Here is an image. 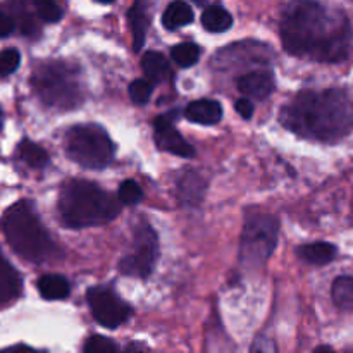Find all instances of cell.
<instances>
[{
	"instance_id": "obj_33",
	"label": "cell",
	"mask_w": 353,
	"mask_h": 353,
	"mask_svg": "<svg viewBox=\"0 0 353 353\" xmlns=\"http://www.w3.org/2000/svg\"><path fill=\"white\" fill-rule=\"evenodd\" d=\"M97 2H100V3H112L114 0H97Z\"/></svg>"
},
{
	"instance_id": "obj_21",
	"label": "cell",
	"mask_w": 353,
	"mask_h": 353,
	"mask_svg": "<svg viewBox=\"0 0 353 353\" xmlns=\"http://www.w3.org/2000/svg\"><path fill=\"white\" fill-rule=\"evenodd\" d=\"M17 157L31 169H43L48 164L47 150L31 140H23L17 145Z\"/></svg>"
},
{
	"instance_id": "obj_17",
	"label": "cell",
	"mask_w": 353,
	"mask_h": 353,
	"mask_svg": "<svg viewBox=\"0 0 353 353\" xmlns=\"http://www.w3.org/2000/svg\"><path fill=\"white\" fill-rule=\"evenodd\" d=\"M299 257L302 261L309 262L314 265H326L330 262L334 261L338 254V248L333 243H327V241H316V243L303 245L296 250Z\"/></svg>"
},
{
	"instance_id": "obj_9",
	"label": "cell",
	"mask_w": 353,
	"mask_h": 353,
	"mask_svg": "<svg viewBox=\"0 0 353 353\" xmlns=\"http://www.w3.org/2000/svg\"><path fill=\"white\" fill-rule=\"evenodd\" d=\"M86 300L97 323L107 330H116L123 326L131 316V307L123 302L109 286L90 288L86 293Z\"/></svg>"
},
{
	"instance_id": "obj_30",
	"label": "cell",
	"mask_w": 353,
	"mask_h": 353,
	"mask_svg": "<svg viewBox=\"0 0 353 353\" xmlns=\"http://www.w3.org/2000/svg\"><path fill=\"white\" fill-rule=\"evenodd\" d=\"M236 112L240 114L243 119H250L252 116H254V103L248 100V97H245V99H240L236 100Z\"/></svg>"
},
{
	"instance_id": "obj_26",
	"label": "cell",
	"mask_w": 353,
	"mask_h": 353,
	"mask_svg": "<svg viewBox=\"0 0 353 353\" xmlns=\"http://www.w3.org/2000/svg\"><path fill=\"white\" fill-rule=\"evenodd\" d=\"M21 64V54L16 48H3L0 50V78L10 76L17 71Z\"/></svg>"
},
{
	"instance_id": "obj_24",
	"label": "cell",
	"mask_w": 353,
	"mask_h": 353,
	"mask_svg": "<svg viewBox=\"0 0 353 353\" xmlns=\"http://www.w3.org/2000/svg\"><path fill=\"white\" fill-rule=\"evenodd\" d=\"M34 14L43 23H57L62 19V9L57 0H31Z\"/></svg>"
},
{
	"instance_id": "obj_8",
	"label": "cell",
	"mask_w": 353,
	"mask_h": 353,
	"mask_svg": "<svg viewBox=\"0 0 353 353\" xmlns=\"http://www.w3.org/2000/svg\"><path fill=\"white\" fill-rule=\"evenodd\" d=\"M159 236L154 228L141 223L134 230V243L130 254L124 255L119 262V271L133 278H148L154 272L159 261Z\"/></svg>"
},
{
	"instance_id": "obj_23",
	"label": "cell",
	"mask_w": 353,
	"mask_h": 353,
	"mask_svg": "<svg viewBox=\"0 0 353 353\" xmlns=\"http://www.w3.org/2000/svg\"><path fill=\"white\" fill-rule=\"evenodd\" d=\"M171 57L179 68H192L199 62L200 47L196 43H192V41H183V43L172 47Z\"/></svg>"
},
{
	"instance_id": "obj_12",
	"label": "cell",
	"mask_w": 353,
	"mask_h": 353,
	"mask_svg": "<svg viewBox=\"0 0 353 353\" xmlns=\"http://www.w3.org/2000/svg\"><path fill=\"white\" fill-rule=\"evenodd\" d=\"M207 190V181L199 171H185L178 179L179 202L186 207L199 205L203 200Z\"/></svg>"
},
{
	"instance_id": "obj_10",
	"label": "cell",
	"mask_w": 353,
	"mask_h": 353,
	"mask_svg": "<svg viewBox=\"0 0 353 353\" xmlns=\"http://www.w3.org/2000/svg\"><path fill=\"white\" fill-rule=\"evenodd\" d=\"M178 117L176 110L159 116L154 121V140L159 150L169 152V154L179 155V157H193L195 155V148L181 137L178 130L174 128V121Z\"/></svg>"
},
{
	"instance_id": "obj_3",
	"label": "cell",
	"mask_w": 353,
	"mask_h": 353,
	"mask_svg": "<svg viewBox=\"0 0 353 353\" xmlns=\"http://www.w3.org/2000/svg\"><path fill=\"white\" fill-rule=\"evenodd\" d=\"M121 205L119 199L85 179H69L59 193L61 219L72 230L110 223L119 216Z\"/></svg>"
},
{
	"instance_id": "obj_11",
	"label": "cell",
	"mask_w": 353,
	"mask_h": 353,
	"mask_svg": "<svg viewBox=\"0 0 353 353\" xmlns=\"http://www.w3.org/2000/svg\"><path fill=\"white\" fill-rule=\"evenodd\" d=\"M238 90L248 99L264 100L274 90V74L271 71H252L238 78Z\"/></svg>"
},
{
	"instance_id": "obj_18",
	"label": "cell",
	"mask_w": 353,
	"mask_h": 353,
	"mask_svg": "<svg viewBox=\"0 0 353 353\" xmlns=\"http://www.w3.org/2000/svg\"><path fill=\"white\" fill-rule=\"evenodd\" d=\"M38 292L45 300H64L71 293V286L64 276L45 274L37 283Z\"/></svg>"
},
{
	"instance_id": "obj_28",
	"label": "cell",
	"mask_w": 353,
	"mask_h": 353,
	"mask_svg": "<svg viewBox=\"0 0 353 353\" xmlns=\"http://www.w3.org/2000/svg\"><path fill=\"white\" fill-rule=\"evenodd\" d=\"M83 350L86 353H116L119 348L114 341L107 340L103 336H92L88 341L85 343Z\"/></svg>"
},
{
	"instance_id": "obj_32",
	"label": "cell",
	"mask_w": 353,
	"mask_h": 353,
	"mask_svg": "<svg viewBox=\"0 0 353 353\" xmlns=\"http://www.w3.org/2000/svg\"><path fill=\"white\" fill-rule=\"evenodd\" d=\"M193 2H195L196 6H203V3H205L207 0H193Z\"/></svg>"
},
{
	"instance_id": "obj_20",
	"label": "cell",
	"mask_w": 353,
	"mask_h": 353,
	"mask_svg": "<svg viewBox=\"0 0 353 353\" xmlns=\"http://www.w3.org/2000/svg\"><path fill=\"white\" fill-rule=\"evenodd\" d=\"M192 21H193V9L188 6V3L181 2V0H176V2L169 3L164 16H162V24H164L168 30H178V28L188 26Z\"/></svg>"
},
{
	"instance_id": "obj_6",
	"label": "cell",
	"mask_w": 353,
	"mask_h": 353,
	"mask_svg": "<svg viewBox=\"0 0 353 353\" xmlns=\"http://www.w3.org/2000/svg\"><path fill=\"white\" fill-rule=\"evenodd\" d=\"M65 154L85 169H103L112 162L116 147L97 124H78L65 133Z\"/></svg>"
},
{
	"instance_id": "obj_14",
	"label": "cell",
	"mask_w": 353,
	"mask_h": 353,
	"mask_svg": "<svg viewBox=\"0 0 353 353\" xmlns=\"http://www.w3.org/2000/svg\"><path fill=\"white\" fill-rule=\"evenodd\" d=\"M185 116L192 123L210 126V124H217L223 119V105L216 102V100H195V102L186 105Z\"/></svg>"
},
{
	"instance_id": "obj_22",
	"label": "cell",
	"mask_w": 353,
	"mask_h": 353,
	"mask_svg": "<svg viewBox=\"0 0 353 353\" xmlns=\"http://www.w3.org/2000/svg\"><path fill=\"white\" fill-rule=\"evenodd\" d=\"M331 295H333V302L338 309L353 312V278L341 276V278L334 279Z\"/></svg>"
},
{
	"instance_id": "obj_19",
	"label": "cell",
	"mask_w": 353,
	"mask_h": 353,
	"mask_svg": "<svg viewBox=\"0 0 353 353\" xmlns=\"http://www.w3.org/2000/svg\"><path fill=\"white\" fill-rule=\"evenodd\" d=\"M202 26L210 33H224L233 26V16L221 6H210L202 14Z\"/></svg>"
},
{
	"instance_id": "obj_2",
	"label": "cell",
	"mask_w": 353,
	"mask_h": 353,
	"mask_svg": "<svg viewBox=\"0 0 353 353\" xmlns=\"http://www.w3.org/2000/svg\"><path fill=\"white\" fill-rule=\"evenodd\" d=\"M279 121L296 137L336 143L353 131V100L343 90L300 92L283 107Z\"/></svg>"
},
{
	"instance_id": "obj_5",
	"label": "cell",
	"mask_w": 353,
	"mask_h": 353,
	"mask_svg": "<svg viewBox=\"0 0 353 353\" xmlns=\"http://www.w3.org/2000/svg\"><path fill=\"white\" fill-rule=\"evenodd\" d=\"M31 88L43 105L54 109H76L85 100L78 68L68 62L48 61L38 64L31 74Z\"/></svg>"
},
{
	"instance_id": "obj_7",
	"label": "cell",
	"mask_w": 353,
	"mask_h": 353,
	"mask_svg": "<svg viewBox=\"0 0 353 353\" xmlns=\"http://www.w3.org/2000/svg\"><path fill=\"white\" fill-rule=\"evenodd\" d=\"M279 223L268 214H252L245 219L240 241V262L248 269H257L268 262L278 245Z\"/></svg>"
},
{
	"instance_id": "obj_31",
	"label": "cell",
	"mask_w": 353,
	"mask_h": 353,
	"mask_svg": "<svg viewBox=\"0 0 353 353\" xmlns=\"http://www.w3.org/2000/svg\"><path fill=\"white\" fill-rule=\"evenodd\" d=\"M2 124H3V110L0 107V130H2Z\"/></svg>"
},
{
	"instance_id": "obj_15",
	"label": "cell",
	"mask_w": 353,
	"mask_h": 353,
	"mask_svg": "<svg viewBox=\"0 0 353 353\" xmlns=\"http://www.w3.org/2000/svg\"><path fill=\"white\" fill-rule=\"evenodd\" d=\"M147 0H134L133 7L128 12L131 31H133V48L134 52L141 50L145 45V37H147L148 24H150V16H148Z\"/></svg>"
},
{
	"instance_id": "obj_1",
	"label": "cell",
	"mask_w": 353,
	"mask_h": 353,
	"mask_svg": "<svg viewBox=\"0 0 353 353\" xmlns=\"http://www.w3.org/2000/svg\"><path fill=\"white\" fill-rule=\"evenodd\" d=\"M352 38L348 17L316 0H295L283 12V47L296 57L336 64L350 54Z\"/></svg>"
},
{
	"instance_id": "obj_27",
	"label": "cell",
	"mask_w": 353,
	"mask_h": 353,
	"mask_svg": "<svg viewBox=\"0 0 353 353\" xmlns=\"http://www.w3.org/2000/svg\"><path fill=\"white\" fill-rule=\"evenodd\" d=\"M152 85L148 79H134L130 85V97L137 105H145L152 97Z\"/></svg>"
},
{
	"instance_id": "obj_4",
	"label": "cell",
	"mask_w": 353,
	"mask_h": 353,
	"mask_svg": "<svg viewBox=\"0 0 353 353\" xmlns=\"http://www.w3.org/2000/svg\"><path fill=\"white\" fill-rule=\"evenodd\" d=\"M0 228L7 243L24 261L41 264L57 257L59 248L41 224L30 200H19L3 212Z\"/></svg>"
},
{
	"instance_id": "obj_29",
	"label": "cell",
	"mask_w": 353,
	"mask_h": 353,
	"mask_svg": "<svg viewBox=\"0 0 353 353\" xmlns=\"http://www.w3.org/2000/svg\"><path fill=\"white\" fill-rule=\"evenodd\" d=\"M16 30V19L6 10H0V38H7Z\"/></svg>"
},
{
	"instance_id": "obj_25",
	"label": "cell",
	"mask_w": 353,
	"mask_h": 353,
	"mask_svg": "<svg viewBox=\"0 0 353 353\" xmlns=\"http://www.w3.org/2000/svg\"><path fill=\"white\" fill-rule=\"evenodd\" d=\"M117 199L121 200L123 205H134V203L141 202V199H143V190L140 188V185L137 181L126 179L124 183H121Z\"/></svg>"
},
{
	"instance_id": "obj_13",
	"label": "cell",
	"mask_w": 353,
	"mask_h": 353,
	"mask_svg": "<svg viewBox=\"0 0 353 353\" xmlns=\"http://www.w3.org/2000/svg\"><path fill=\"white\" fill-rule=\"evenodd\" d=\"M23 292V278L0 250V305L19 299Z\"/></svg>"
},
{
	"instance_id": "obj_16",
	"label": "cell",
	"mask_w": 353,
	"mask_h": 353,
	"mask_svg": "<svg viewBox=\"0 0 353 353\" xmlns=\"http://www.w3.org/2000/svg\"><path fill=\"white\" fill-rule=\"evenodd\" d=\"M141 69L145 72V78L152 83H162L171 78V65L168 64V59L161 52L148 50L141 57Z\"/></svg>"
}]
</instances>
